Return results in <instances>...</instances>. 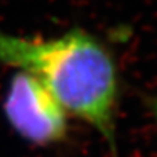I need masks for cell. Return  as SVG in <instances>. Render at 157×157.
Wrapping results in <instances>:
<instances>
[{"label":"cell","instance_id":"cell-1","mask_svg":"<svg viewBox=\"0 0 157 157\" xmlns=\"http://www.w3.org/2000/svg\"><path fill=\"white\" fill-rule=\"evenodd\" d=\"M0 65L33 75L66 113L97 130L112 157H117L119 78L113 57L99 39L81 28L50 39L18 37L0 30Z\"/></svg>","mask_w":157,"mask_h":157},{"label":"cell","instance_id":"cell-3","mask_svg":"<svg viewBox=\"0 0 157 157\" xmlns=\"http://www.w3.org/2000/svg\"><path fill=\"white\" fill-rule=\"evenodd\" d=\"M149 105H150V110H152L153 116H155L156 121H157V97H153L149 99Z\"/></svg>","mask_w":157,"mask_h":157},{"label":"cell","instance_id":"cell-2","mask_svg":"<svg viewBox=\"0 0 157 157\" xmlns=\"http://www.w3.org/2000/svg\"><path fill=\"white\" fill-rule=\"evenodd\" d=\"M7 124L15 135L33 146H51L66 138V110L33 75L19 71L11 76L2 102Z\"/></svg>","mask_w":157,"mask_h":157}]
</instances>
